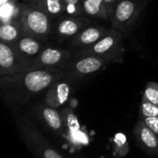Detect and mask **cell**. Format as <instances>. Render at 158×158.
Wrapping results in <instances>:
<instances>
[{"instance_id": "cell-21", "label": "cell", "mask_w": 158, "mask_h": 158, "mask_svg": "<svg viewBox=\"0 0 158 158\" xmlns=\"http://www.w3.org/2000/svg\"><path fill=\"white\" fill-rule=\"evenodd\" d=\"M44 158H63L59 154H57L56 151L52 149H47L44 152Z\"/></svg>"}, {"instance_id": "cell-17", "label": "cell", "mask_w": 158, "mask_h": 158, "mask_svg": "<svg viewBox=\"0 0 158 158\" xmlns=\"http://www.w3.org/2000/svg\"><path fill=\"white\" fill-rule=\"evenodd\" d=\"M141 113L143 117L158 116V106L143 97L141 105Z\"/></svg>"}, {"instance_id": "cell-4", "label": "cell", "mask_w": 158, "mask_h": 158, "mask_svg": "<svg viewBox=\"0 0 158 158\" xmlns=\"http://www.w3.org/2000/svg\"><path fill=\"white\" fill-rule=\"evenodd\" d=\"M28 61H23L11 44L0 42V74L10 75L26 70Z\"/></svg>"}, {"instance_id": "cell-20", "label": "cell", "mask_w": 158, "mask_h": 158, "mask_svg": "<svg viewBox=\"0 0 158 158\" xmlns=\"http://www.w3.org/2000/svg\"><path fill=\"white\" fill-rule=\"evenodd\" d=\"M144 124L152 129L156 135L158 134V116H150V117H143Z\"/></svg>"}, {"instance_id": "cell-5", "label": "cell", "mask_w": 158, "mask_h": 158, "mask_svg": "<svg viewBox=\"0 0 158 158\" xmlns=\"http://www.w3.org/2000/svg\"><path fill=\"white\" fill-rule=\"evenodd\" d=\"M121 37L122 34L118 30L107 32L98 42L82 49L80 52V54L85 56L94 55L100 57H106V55H111V52H113L115 48L118 47Z\"/></svg>"}, {"instance_id": "cell-22", "label": "cell", "mask_w": 158, "mask_h": 158, "mask_svg": "<svg viewBox=\"0 0 158 158\" xmlns=\"http://www.w3.org/2000/svg\"><path fill=\"white\" fill-rule=\"evenodd\" d=\"M106 5V7L108 9V12L110 14V18L113 14V11L115 9V7L117 5V0H104Z\"/></svg>"}, {"instance_id": "cell-16", "label": "cell", "mask_w": 158, "mask_h": 158, "mask_svg": "<svg viewBox=\"0 0 158 158\" xmlns=\"http://www.w3.org/2000/svg\"><path fill=\"white\" fill-rule=\"evenodd\" d=\"M43 116L48 126L53 129H60L62 127V120L57 111L53 107H47L43 110Z\"/></svg>"}, {"instance_id": "cell-8", "label": "cell", "mask_w": 158, "mask_h": 158, "mask_svg": "<svg viewBox=\"0 0 158 158\" xmlns=\"http://www.w3.org/2000/svg\"><path fill=\"white\" fill-rule=\"evenodd\" d=\"M107 62L108 59L106 57L86 55L85 57L78 60L73 64L72 70L80 75L91 74L103 69V67H105Z\"/></svg>"}, {"instance_id": "cell-19", "label": "cell", "mask_w": 158, "mask_h": 158, "mask_svg": "<svg viewBox=\"0 0 158 158\" xmlns=\"http://www.w3.org/2000/svg\"><path fill=\"white\" fill-rule=\"evenodd\" d=\"M67 124L69 129H70L71 132H77L80 130V124L79 121L74 114L69 113L67 116Z\"/></svg>"}, {"instance_id": "cell-18", "label": "cell", "mask_w": 158, "mask_h": 158, "mask_svg": "<svg viewBox=\"0 0 158 158\" xmlns=\"http://www.w3.org/2000/svg\"><path fill=\"white\" fill-rule=\"evenodd\" d=\"M67 11L72 15H79L82 10L81 0H64Z\"/></svg>"}, {"instance_id": "cell-12", "label": "cell", "mask_w": 158, "mask_h": 158, "mask_svg": "<svg viewBox=\"0 0 158 158\" xmlns=\"http://www.w3.org/2000/svg\"><path fill=\"white\" fill-rule=\"evenodd\" d=\"M22 34L23 31L19 20L10 22H4L0 26V39L2 42L13 44Z\"/></svg>"}, {"instance_id": "cell-15", "label": "cell", "mask_w": 158, "mask_h": 158, "mask_svg": "<svg viewBox=\"0 0 158 158\" xmlns=\"http://www.w3.org/2000/svg\"><path fill=\"white\" fill-rule=\"evenodd\" d=\"M138 130H139V136L141 141L145 144L148 148L155 149L158 146V139L156 134L150 129L143 121L140 122L138 125Z\"/></svg>"}, {"instance_id": "cell-1", "label": "cell", "mask_w": 158, "mask_h": 158, "mask_svg": "<svg viewBox=\"0 0 158 158\" xmlns=\"http://www.w3.org/2000/svg\"><path fill=\"white\" fill-rule=\"evenodd\" d=\"M64 74L59 68H37L24 70L19 73L5 75L1 78L2 85L23 88L30 93H38L49 88Z\"/></svg>"}, {"instance_id": "cell-6", "label": "cell", "mask_w": 158, "mask_h": 158, "mask_svg": "<svg viewBox=\"0 0 158 158\" xmlns=\"http://www.w3.org/2000/svg\"><path fill=\"white\" fill-rule=\"evenodd\" d=\"M68 57V52L54 48L46 47L43 49L39 55L28 61L29 69H37V68H58V65Z\"/></svg>"}, {"instance_id": "cell-14", "label": "cell", "mask_w": 158, "mask_h": 158, "mask_svg": "<svg viewBox=\"0 0 158 158\" xmlns=\"http://www.w3.org/2000/svg\"><path fill=\"white\" fill-rule=\"evenodd\" d=\"M37 6L50 17H56L67 10L64 0H37Z\"/></svg>"}, {"instance_id": "cell-2", "label": "cell", "mask_w": 158, "mask_h": 158, "mask_svg": "<svg viewBox=\"0 0 158 158\" xmlns=\"http://www.w3.org/2000/svg\"><path fill=\"white\" fill-rule=\"evenodd\" d=\"M19 21L23 34L44 38L51 32L50 16L37 5H25L19 8Z\"/></svg>"}, {"instance_id": "cell-10", "label": "cell", "mask_w": 158, "mask_h": 158, "mask_svg": "<svg viewBox=\"0 0 158 158\" xmlns=\"http://www.w3.org/2000/svg\"><path fill=\"white\" fill-rule=\"evenodd\" d=\"M106 31L102 27L93 26L83 29L72 40V45L75 47H88L98 42L106 34Z\"/></svg>"}, {"instance_id": "cell-24", "label": "cell", "mask_w": 158, "mask_h": 158, "mask_svg": "<svg viewBox=\"0 0 158 158\" xmlns=\"http://www.w3.org/2000/svg\"><path fill=\"white\" fill-rule=\"evenodd\" d=\"M15 1H16V0H15Z\"/></svg>"}, {"instance_id": "cell-23", "label": "cell", "mask_w": 158, "mask_h": 158, "mask_svg": "<svg viewBox=\"0 0 158 158\" xmlns=\"http://www.w3.org/2000/svg\"><path fill=\"white\" fill-rule=\"evenodd\" d=\"M23 1H37V0H23Z\"/></svg>"}, {"instance_id": "cell-3", "label": "cell", "mask_w": 158, "mask_h": 158, "mask_svg": "<svg viewBox=\"0 0 158 158\" xmlns=\"http://www.w3.org/2000/svg\"><path fill=\"white\" fill-rule=\"evenodd\" d=\"M141 7L133 0H121L117 3L111 16L112 27L118 31H125L136 20Z\"/></svg>"}, {"instance_id": "cell-11", "label": "cell", "mask_w": 158, "mask_h": 158, "mask_svg": "<svg viewBox=\"0 0 158 158\" xmlns=\"http://www.w3.org/2000/svg\"><path fill=\"white\" fill-rule=\"evenodd\" d=\"M86 25V22L77 18H66L56 27V34L61 37H74Z\"/></svg>"}, {"instance_id": "cell-7", "label": "cell", "mask_w": 158, "mask_h": 158, "mask_svg": "<svg viewBox=\"0 0 158 158\" xmlns=\"http://www.w3.org/2000/svg\"><path fill=\"white\" fill-rule=\"evenodd\" d=\"M19 56L25 61H29L40 54L42 44L37 37L23 34L15 43L11 44Z\"/></svg>"}, {"instance_id": "cell-9", "label": "cell", "mask_w": 158, "mask_h": 158, "mask_svg": "<svg viewBox=\"0 0 158 158\" xmlns=\"http://www.w3.org/2000/svg\"><path fill=\"white\" fill-rule=\"evenodd\" d=\"M70 88L67 82L56 81L47 90L45 102L51 107H58L63 105L69 99Z\"/></svg>"}, {"instance_id": "cell-13", "label": "cell", "mask_w": 158, "mask_h": 158, "mask_svg": "<svg viewBox=\"0 0 158 158\" xmlns=\"http://www.w3.org/2000/svg\"><path fill=\"white\" fill-rule=\"evenodd\" d=\"M82 10L89 16L106 20L110 14L104 0H81Z\"/></svg>"}]
</instances>
